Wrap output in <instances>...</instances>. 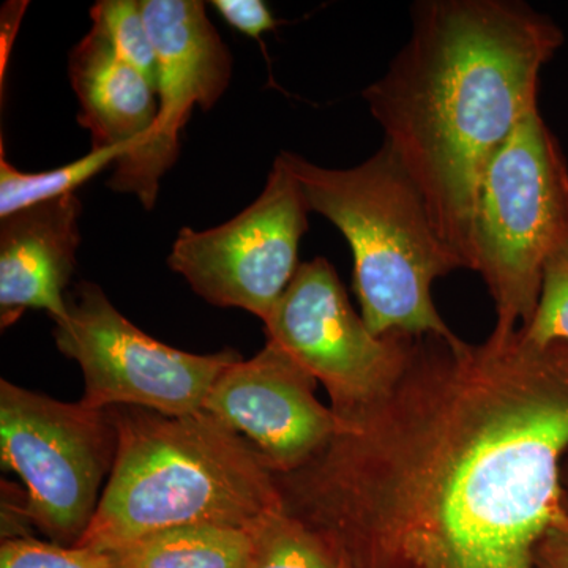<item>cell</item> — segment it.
Listing matches in <instances>:
<instances>
[{
    "label": "cell",
    "mask_w": 568,
    "mask_h": 568,
    "mask_svg": "<svg viewBox=\"0 0 568 568\" xmlns=\"http://www.w3.org/2000/svg\"><path fill=\"white\" fill-rule=\"evenodd\" d=\"M306 465L283 507L339 568H536L568 519V345L414 336L405 368Z\"/></svg>",
    "instance_id": "obj_1"
},
{
    "label": "cell",
    "mask_w": 568,
    "mask_h": 568,
    "mask_svg": "<svg viewBox=\"0 0 568 568\" xmlns=\"http://www.w3.org/2000/svg\"><path fill=\"white\" fill-rule=\"evenodd\" d=\"M562 43L559 26L525 2L424 0L405 47L362 93L466 271L481 175L538 110L541 70Z\"/></svg>",
    "instance_id": "obj_2"
},
{
    "label": "cell",
    "mask_w": 568,
    "mask_h": 568,
    "mask_svg": "<svg viewBox=\"0 0 568 568\" xmlns=\"http://www.w3.org/2000/svg\"><path fill=\"white\" fill-rule=\"evenodd\" d=\"M118 450L91 525L74 547L118 552L186 526L246 529L283 507L274 470L205 409L170 417L111 407Z\"/></svg>",
    "instance_id": "obj_3"
},
{
    "label": "cell",
    "mask_w": 568,
    "mask_h": 568,
    "mask_svg": "<svg viewBox=\"0 0 568 568\" xmlns=\"http://www.w3.org/2000/svg\"><path fill=\"white\" fill-rule=\"evenodd\" d=\"M301 183L310 212L345 235L354 291L369 331L384 336H457L437 312L432 287L463 267L437 235L416 183L386 144L349 170H328L295 153L278 155Z\"/></svg>",
    "instance_id": "obj_4"
},
{
    "label": "cell",
    "mask_w": 568,
    "mask_h": 568,
    "mask_svg": "<svg viewBox=\"0 0 568 568\" xmlns=\"http://www.w3.org/2000/svg\"><path fill=\"white\" fill-rule=\"evenodd\" d=\"M568 234V166L540 110L523 119L489 162L474 212L473 272L508 336L536 313L549 254Z\"/></svg>",
    "instance_id": "obj_5"
},
{
    "label": "cell",
    "mask_w": 568,
    "mask_h": 568,
    "mask_svg": "<svg viewBox=\"0 0 568 568\" xmlns=\"http://www.w3.org/2000/svg\"><path fill=\"white\" fill-rule=\"evenodd\" d=\"M118 433L110 409L65 403L0 381V462L26 487V517L74 547L91 525Z\"/></svg>",
    "instance_id": "obj_6"
},
{
    "label": "cell",
    "mask_w": 568,
    "mask_h": 568,
    "mask_svg": "<svg viewBox=\"0 0 568 568\" xmlns=\"http://www.w3.org/2000/svg\"><path fill=\"white\" fill-rule=\"evenodd\" d=\"M54 342L84 376L81 402L93 409L141 407L163 416L204 409L224 369L241 361L234 349L192 354L144 334L111 304L102 287L82 282L67 298Z\"/></svg>",
    "instance_id": "obj_7"
},
{
    "label": "cell",
    "mask_w": 568,
    "mask_h": 568,
    "mask_svg": "<svg viewBox=\"0 0 568 568\" xmlns=\"http://www.w3.org/2000/svg\"><path fill=\"white\" fill-rule=\"evenodd\" d=\"M308 212L301 183L276 156L257 200L212 230L183 227L168 265L209 304L264 323L301 267Z\"/></svg>",
    "instance_id": "obj_8"
},
{
    "label": "cell",
    "mask_w": 568,
    "mask_h": 568,
    "mask_svg": "<svg viewBox=\"0 0 568 568\" xmlns=\"http://www.w3.org/2000/svg\"><path fill=\"white\" fill-rule=\"evenodd\" d=\"M264 327L268 342L323 383L336 417L383 395L405 368L414 339L373 334L325 257L301 264Z\"/></svg>",
    "instance_id": "obj_9"
},
{
    "label": "cell",
    "mask_w": 568,
    "mask_h": 568,
    "mask_svg": "<svg viewBox=\"0 0 568 568\" xmlns=\"http://www.w3.org/2000/svg\"><path fill=\"white\" fill-rule=\"evenodd\" d=\"M159 62V114L140 145L115 163L108 185L155 205L160 181L178 160L194 106L212 110L233 74V58L200 0H141Z\"/></svg>",
    "instance_id": "obj_10"
},
{
    "label": "cell",
    "mask_w": 568,
    "mask_h": 568,
    "mask_svg": "<svg viewBox=\"0 0 568 568\" xmlns=\"http://www.w3.org/2000/svg\"><path fill=\"white\" fill-rule=\"evenodd\" d=\"M316 386L304 366L267 339L254 357L224 369L204 409L282 476L306 465L342 428L332 407L316 398Z\"/></svg>",
    "instance_id": "obj_11"
},
{
    "label": "cell",
    "mask_w": 568,
    "mask_h": 568,
    "mask_svg": "<svg viewBox=\"0 0 568 568\" xmlns=\"http://www.w3.org/2000/svg\"><path fill=\"white\" fill-rule=\"evenodd\" d=\"M82 204L77 194L0 219V323H17L43 310L54 324L65 320L71 275L81 244Z\"/></svg>",
    "instance_id": "obj_12"
},
{
    "label": "cell",
    "mask_w": 568,
    "mask_h": 568,
    "mask_svg": "<svg viewBox=\"0 0 568 568\" xmlns=\"http://www.w3.org/2000/svg\"><path fill=\"white\" fill-rule=\"evenodd\" d=\"M69 77L80 102L78 121L91 132L92 149L129 153L151 132L159 114L155 88L99 29L92 28L71 50Z\"/></svg>",
    "instance_id": "obj_13"
},
{
    "label": "cell",
    "mask_w": 568,
    "mask_h": 568,
    "mask_svg": "<svg viewBox=\"0 0 568 568\" xmlns=\"http://www.w3.org/2000/svg\"><path fill=\"white\" fill-rule=\"evenodd\" d=\"M108 555L112 568H246L250 536L226 526H186Z\"/></svg>",
    "instance_id": "obj_14"
},
{
    "label": "cell",
    "mask_w": 568,
    "mask_h": 568,
    "mask_svg": "<svg viewBox=\"0 0 568 568\" xmlns=\"http://www.w3.org/2000/svg\"><path fill=\"white\" fill-rule=\"evenodd\" d=\"M122 148L91 149L88 155L81 156L77 162L43 171V173H24L17 170L6 159L0 156V219L59 197L74 194L85 182L91 181L104 168L118 163L125 155Z\"/></svg>",
    "instance_id": "obj_15"
},
{
    "label": "cell",
    "mask_w": 568,
    "mask_h": 568,
    "mask_svg": "<svg viewBox=\"0 0 568 568\" xmlns=\"http://www.w3.org/2000/svg\"><path fill=\"white\" fill-rule=\"evenodd\" d=\"M246 568H339L323 538L282 508L267 511L246 528Z\"/></svg>",
    "instance_id": "obj_16"
},
{
    "label": "cell",
    "mask_w": 568,
    "mask_h": 568,
    "mask_svg": "<svg viewBox=\"0 0 568 568\" xmlns=\"http://www.w3.org/2000/svg\"><path fill=\"white\" fill-rule=\"evenodd\" d=\"M92 28L106 37L114 51L141 71L156 91L159 62L138 0H102L91 10Z\"/></svg>",
    "instance_id": "obj_17"
},
{
    "label": "cell",
    "mask_w": 568,
    "mask_h": 568,
    "mask_svg": "<svg viewBox=\"0 0 568 568\" xmlns=\"http://www.w3.org/2000/svg\"><path fill=\"white\" fill-rule=\"evenodd\" d=\"M519 331L536 345H568V234L549 254L536 313Z\"/></svg>",
    "instance_id": "obj_18"
},
{
    "label": "cell",
    "mask_w": 568,
    "mask_h": 568,
    "mask_svg": "<svg viewBox=\"0 0 568 568\" xmlns=\"http://www.w3.org/2000/svg\"><path fill=\"white\" fill-rule=\"evenodd\" d=\"M0 568H112V562L108 552L95 549L17 537L2 540Z\"/></svg>",
    "instance_id": "obj_19"
},
{
    "label": "cell",
    "mask_w": 568,
    "mask_h": 568,
    "mask_svg": "<svg viewBox=\"0 0 568 568\" xmlns=\"http://www.w3.org/2000/svg\"><path fill=\"white\" fill-rule=\"evenodd\" d=\"M211 6L227 24L254 40L263 39L280 24L263 0H213Z\"/></svg>",
    "instance_id": "obj_20"
},
{
    "label": "cell",
    "mask_w": 568,
    "mask_h": 568,
    "mask_svg": "<svg viewBox=\"0 0 568 568\" xmlns=\"http://www.w3.org/2000/svg\"><path fill=\"white\" fill-rule=\"evenodd\" d=\"M536 568H568V519L549 530L538 545Z\"/></svg>",
    "instance_id": "obj_21"
},
{
    "label": "cell",
    "mask_w": 568,
    "mask_h": 568,
    "mask_svg": "<svg viewBox=\"0 0 568 568\" xmlns=\"http://www.w3.org/2000/svg\"><path fill=\"white\" fill-rule=\"evenodd\" d=\"M562 491H564V504H566V508L568 511V454L566 455V458H564L562 463Z\"/></svg>",
    "instance_id": "obj_22"
}]
</instances>
